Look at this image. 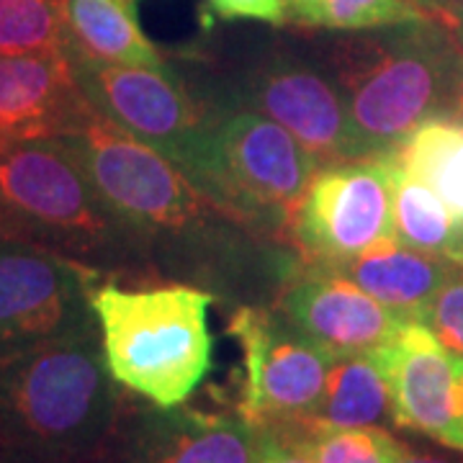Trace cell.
Segmentation results:
<instances>
[{
  "label": "cell",
  "instance_id": "cell-1",
  "mask_svg": "<svg viewBox=\"0 0 463 463\" xmlns=\"http://www.w3.org/2000/svg\"><path fill=\"white\" fill-rule=\"evenodd\" d=\"M57 142L137 234L160 281L199 286L234 309L276 304L304 270L307 263L291 245L252 230L173 160L100 111Z\"/></svg>",
  "mask_w": 463,
  "mask_h": 463
},
{
  "label": "cell",
  "instance_id": "cell-2",
  "mask_svg": "<svg viewBox=\"0 0 463 463\" xmlns=\"http://www.w3.org/2000/svg\"><path fill=\"white\" fill-rule=\"evenodd\" d=\"M127 389L111 376L99 322L0 358V450L90 463Z\"/></svg>",
  "mask_w": 463,
  "mask_h": 463
},
{
  "label": "cell",
  "instance_id": "cell-3",
  "mask_svg": "<svg viewBox=\"0 0 463 463\" xmlns=\"http://www.w3.org/2000/svg\"><path fill=\"white\" fill-rule=\"evenodd\" d=\"M0 240H18L103 279L160 283L155 265L57 139L0 149Z\"/></svg>",
  "mask_w": 463,
  "mask_h": 463
},
{
  "label": "cell",
  "instance_id": "cell-4",
  "mask_svg": "<svg viewBox=\"0 0 463 463\" xmlns=\"http://www.w3.org/2000/svg\"><path fill=\"white\" fill-rule=\"evenodd\" d=\"M365 155L397 149L430 116L448 114L463 47L435 18L340 36L319 50Z\"/></svg>",
  "mask_w": 463,
  "mask_h": 463
},
{
  "label": "cell",
  "instance_id": "cell-5",
  "mask_svg": "<svg viewBox=\"0 0 463 463\" xmlns=\"http://www.w3.org/2000/svg\"><path fill=\"white\" fill-rule=\"evenodd\" d=\"M88 298L106 365L127 392L157 407L194 397L214 365V294L181 281L121 283L96 276Z\"/></svg>",
  "mask_w": 463,
  "mask_h": 463
},
{
  "label": "cell",
  "instance_id": "cell-6",
  "mask_svg": "<svg viewBox=\"0 0 463 463\" xmlns=\"http://www.w3.org/2000/svg\"><path fill=\"white\" fill-rule=\"evenodd\" d=\"M206 96L214 111L183 173L252 230L291 245L294 216L319 163L268 116Z\"/></svg>",
  "mask_w": 463,
  "mask_h": 463
},
{
  "label": "cell",
  "instance_id": "cell-7",
  "mask_svg": "<svg viewBox=\"0 0 463 463\" xmlns=\"http://www.w3.org/2000/svg\"><path fill=\"white\" fill-rule=\"evenodd\" d=\"M191 78V75H188ZM216 99L252 109L294 134L319 167L368 157L327 62L317 52L268 44L191 78Z\"/></svg>",
  "mask_w": 463,
  "mask_h": 463
},
{
  "label": "cell",
  "instance_id": "cell-8",
  "mask_svg": "<svg viewBox=\"0 0 463 463\" xmlns=\"http://www.w3.org/2000/svg\"><path fill=\"white\" fill-rule=\"evenodd\" d=\"M70 52L85 96L100 114L181 170L188 165L212 118L214 100L181 67L114 65L85 54L75 44Z\"/></svg>",
  "mask_w": 463,
  "mask_h": 463
},
{
  "label": "cell",
  "instance_id": "cell-9",
  "mask_svg": "<svg viewBox=\"0 0 463 463\" xmlns=\"http://www.w3.org/2000/svg\"><path fill=\"white\" fill-rule=\"evenodd\" d=\"M227 332L242 355L237 412L255 428L315 412L335 358L298 330L279 304L234 307Z\"/></svg>",
  "mask_w": 463,
  "mask_h": 463
},
{
  "label": "cell",
  "instance_id": "cell-10",
  "mask_svg": "<svg viewBox=\"0 0 463 463\" xmlns=\"http://www.w3.org/2000/svg\"><path fill=\"white\" fill-rule=\"evenodd\" d=\"M392 212L389 155L330 163L309 183L288 242L307 265L343 270L373 245L394 237Z\"/></svg>",
  "mask_w": 463,
  "mask_h": 463
},
{
  "label": "cell",
  "instance_id": "cell-11",
  "mask_svg": "<svg viewBox=\"0 0 463 463\" xmlns=\"http://www.w3.org/2000/svg\"><path fill=\"white\" fill-rule=\"evenodd\" d=\"M258 428L237 412L157 407L132 392L90 463H255Z\"/></svg>",
  "mask_w": 463,
  "mask_h": 463
},
{
  "label": "cell",
  "instance_id": "cell-12",
  "mask_svg": "<svg viewBox=\"0 0 463 463\" xmlns=\"http://www.w3.org/2000/svg\"><path fill=\"white\" fill-rule=\"evenodd\" d=\"M99 273L18 240H0V358L96 325Z\"/></svg>",
  "mask_w": 463,
  "mask_h": 463
},
{
  "label": "cell",
  "instance_id": "cell-13",
  "mask_svg": "<svg viewBox=\"0 0 463 463\" xmlns=\"http://www.w3.org/2000/svg\"><path fill=\"white\" fill-rule=\"evenodd\" d=\"M381 368L394 425L463 450V355L425 325L407 322L371 355Z\"/></svg>",
  "mask_w": 463,
  "mask_h": 463
},
{
  "label": "cell",
  "instance_id": "cell-14",
  "mask_svg": "<svg viewBox=\"0 0 463 463\" xmlns=\"http://www.w3.org/2000/svg\"><path fill=\"white\" fill-rule=\"evenodd\" d=\"M70 47L0 54V149L80 132L99 111L78 80Z\"/></svg>",
  "mask_w": 463,
  "mask_h": 463
},
{
  "label": "cell",
  "instance_id": "cell-15",
  "mask_svg": "<svg viewBox=\"0 0 463 463\" xmlns=\"http://www.w3.org/2000/svg\"><path fill=\"white\" fill-rule=\"evenodd\" d=\"M276 304L332 358L373 355L407 325L353 279L332 268L304 265Z\"/></svg>",
  "mask_w": 463,
  "mask_h": 463
},
{
  "label": "cell",
  "instance_id": "cell-16",
  "mask_svg": "<svg viewBox=\"0 0 463 463\" xmlns=\"http://www.w3.org/2000/svg\"><path fill=\"white\" fill-rule=\"evenodd\" d=\"M456 270L440 255L414 250L397 237H389L345 265L340 273L358 283L364 291L392 309L404 322H425L432 298Z\"/></svg>",
  "mask_w": 463,
  "mask_h": 463
},
{
  "label": "cell",
  "instance_id": "cell-17",
  "mask_svg": "<svg viewBox=\"0 0 463 463\" xmlns=\"http://www.w3.org/2000/svg\"><path fill=\"white\" fill-rule=\"evenodd\" d=\"M72 44L114 65L170 70V62L142 32L134 0H70Z\"/></svg>",
  "mask_w": 463,
  "mask_h": 463
},
{
  "label": "cell",
  "instance_id": "cell-18",
  "mask_svg": "<svg viewBox=\"0 0 463 463\" xmlns=\"http://www.w3.org/2000/svg\"><path fill=\"white\" fill-rule=\"evenodd\" d=\"M392 155L440 196L463 227V116L448 111L425 118Z\"/></svg>",
  "mask_w": 463,
  "mask_h": 463
},
{
  "label": "cell",
  "instance_id": "cell-19",
  "mask_svg": "<svg viewBox=\"0 0 463 463\" xmlns=\"http://www.w3.org/2000/svg\"><path fill=\"white\" fill-rule=\"evenodd\" d=\"M309 420L332 428H383L394 422L392 394L371 355L335 358Z\"/></svg>",
  "mask_w": 463,
  "mask_h": 463
},
{
  "label": "cell",
  "instance_id": "cell-20",
  "mask_svg": "<svg viewBox=\"0 0 463 463\" xmlns=\"http://www.w3.org/2000/svg\"><path fill=\"white\" fill-rule=\"evenodd\" d=\"M386 155L392 163L394 237L410 248L463 265V227L456 216L448 212L435 191L399 165L392 152Z\"/></svg>",
  "mask_w": 463,
  "mask_h": 463
},
{
  "label": "cell",
  "instance_id": "cell-21",
  "mask_svg": "<svg viewBox=\"0 0 463 463\" xmlns=\"http://www.w3.org/2000/svg\"><path fill=\"white\" fill-rule=\"evenodd\" d=\"M428 16L410 0H286V24L317 32L358 33Z\"/></svg>",
  "mask_w": 463,
  "mask_h": 463
},
{
  "label": "cell",
  "instance_id": "cell-22",
  "mask_svg": "<svg viewBox=\"0 0 463 463\" xmlns=\"http://www.w3.org/2000/svg\"><path fill=\"white\" fill-rule=\"evenodd\" d=\"M70 0H0V54L67 50Z\"/></svg>",
  "mask_w": 463,
  "mask_h": 463
},
{
  "label": "cell",
  "instance_id": "cell-23",
  "mask_svg": "<svg viewBox=\"0 0 463 463\" xmlns=\"http://www.w3.org/2000/svg\"><path fill=\"white\" fill-rule=\"evenodd\" d=\"M301 446L315 463H397L407 450L404 443L383 428H332L309 417L288 420Z\"/></svg>",
  "mask_w": 463,
  "mask_h": 463
},
{
  "label": "cell",
  "instance_id": "cell-24",
  "mask_svg": "<svg viewBox=\"0 0 463 463\" xmlns=\"http://www.w3.org/2000/svg\"><path fill=\"white\" fill-rule=\"evenodd\" d=\"M425 325L430 327L450 350L463 355V265H456L450 279L432 298Z\"/></svg>",
  "mask_w": 463,
  "mask_h": 463
},
{
  "label": "cell",
  "instance_id": "cell-25",
  "mask_svg": "<svg viewBox=\"0 0 463 463\" xmlns=\"http://www.w3.org/2000/svg\"><path fill=\"white\" fill-rule=\"evenodd\" d=\"M255 463H315L301 446L288 422H273L258 428V458Z\"/></svg>",
  "mask_w": 463,
  "mask_h": 463
},
{
  "label": "cell",
  "instance_id": "cell-26",
  "mask_svg": "<svg viewBox=\"0 0 463 463\" xmlns=\"http://www.w3.org/2000/svg\"><path fill=\"white\" fill-rule=\"evenodd\" d=\"M206 5L222 21H260L286 26V0H206Z\"/></svg>",
  "mask_w": 463,
  "mask_h": 463
},
{
  "label": "cell",
  "instance_id": "cell-27",
  "mask_svg": "<svg viewBox=\"0 0 463 463\" xmlns=\"http://www.w3.org/2000/svg\"><path fill=\"white\" fill-rule=\"evenodd\" d=\"M435 21H440L463 47V0H438Z\"/></svg>",
  "mask_w": 463,
  "mask_h": 463
},
{
  "label": "cell",
  "instance_id": "cell-28",
  "mask_svg": "<svg viewBox=\"0 0 463 463\" xmlns=\"http://www.w3.org/2000/svg\"><path fill=\"white\" fill-rule=\"evenodd\" d=\"M397 463H456V461L443 458V456H435V453H414V450L407 448Z\"/></svg>",
  "mask_w": 463,
  "mask_h": 463
},
{
  "label": "cell",
  "instance_id": "cell-29",
  "mask_svg": "<svg viewBox=\"0 0 463 463\" xmlns=\"http://www.w3.org/2000/svg\"><path fill=\"white\" fill-rule=\"evenodd\" d=\"M0 463H54V461H44V458H36V456H24V453H8V450H0Z\"/></svg>",
  "mask_w": 463,
  "mask_h": 463
},
{
  "label": "cell",
  "instance_id": "cell-30",
  "mask_svg": "<svg viewBox=\"0 0 463 463\" xmlns=\"http://www.w3.org/2000/svg\"><path fill=\"white\" fill-rule=\"evenodd\" d=\"M450 114L463 116V65L458 72V80H456V90H453V103H450Z\"/></svg>",
  "mask_w": 463,
  "mask_h": 463
},
{
  "label": "cell",
  "instance_id": "cell-31",
  "mask_svg": "<svg viewBox=\"0 0 463 463\" xmlns=\"http://www.w3.org/2000/svg\"><path fill=\"white\" fill-rule=\"evenodd\" d=\"M410 3H414L417 8H422L428 16L435 18V11H438V0H410Z\"/></svg>",
  "mask_w": 463,
  "mask_h": 463
}]
</instances>
